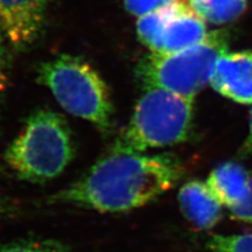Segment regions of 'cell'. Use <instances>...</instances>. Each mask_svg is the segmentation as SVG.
<instances>
[{"instance_id": "6da1fadb", "label": "cell", "mask_w": 252, "mask_h": 252, "mask_svg": "<svg viewBox=\"0 0 252 252\" xmlns=\"http://www.w3.org/2000/svg\"><path fill=\"white\" fill-rule=\"evenodd\" d=\"M182 172V165L171 155L112 153L49 202L109 214L128 211L169 190Z\"/></svg>"}, {"instance_id": "5bb4252c", "label": "cell", "mask_w": 252, "mask_h": 252, "mask_svg": "<svg viewBox=\"0 0 252 252\" xmlns=\"http://www.w3.org/2000/svg\"><path fill=\"white\" fill-rule=\"evenodd\" d=\"M13 52L12 46L0 32V106L3 103L5 94L9 90Z\"/></svg>"}, {"instance_id": "ac0fdd59", "label": "cell", "mask_w": 252, "mask_h": 252, "mask_svg": "<svg viewBox=\"0 0 252 252\" xmlns=\"http://www.w3.org/2000/svg\"><path fill=\"white\" fill-rule=\"evenodd\" d=\"M13 211H14V208L12 206L11 202L1 191H0V219L10 217Z\"/></svg>"}, {"instance_id": "e0dca14e", "label": "cell", "mask_w": 252, "mask_h": 252, "mask_svg": "<svg viewBox=\"0 0 252 252\" xmlns=\"http://www.w3.org/2000/svg\"><path fill=\"white\" fill-rule=\"evenodd\" d=\"M251 155H252V108L250 112L248 136H247L245 142H244L243 147L240 151V156H242V157H247V156H251Z\"/></svg>"}, {"instance_id": "7a4b0ae2", "label": "cell", "mask_w": 252, "mask_h": 252, "mask_svg": "<svg viewBox=\"0 0 252 252\" xmlns=\"http://www.w3.org/2000/svg\"><path fill=\"white\" fill-rule=\"evenodd\" d=\"M75 141L64 117L49 108L32 113L4 153V162L18 179L46 183L56 179L75 158Z\"/></svg>"}, {"instance_id": "7c38bea8", "label": "cell", "mask_w": 252, "mask_h": 252, "mask_svg": "<svg viewBox=\"0 0 252 252\" xmlns=\"http://www.w3.org/2000/svg\"><path fill=\"white\" fill-rule=\"evenodd\" d=\"M0 252H70L66 244L54 239H21L0 243Z\"/></svg>"}, {"instance_id": "4fadbf2b", "label": "cell", "mask_w": 252, "mask_h": 252, "mask_svg": "<svg viewBox=\"0 0 252 252\" xmlns=\"http://www.w3.org/2000/svg\"><path fill=\"white\" fill-rule=\"evenodd\" d=\"M207 246L212 252H252V233L214 235Z\"/></svg>"}, {"instance_id": "277c9868", "label": "cell", "mask_w": 252, "mask_h": 252, "mask_svg": "<svg viewBox=\"0 0 252 252\" xmlns=\"http://www.w3.org/2000/svg\"><path fill=\"white\" fill-rule=\"evenodd\" d=\"M193 99L161 89L146 90L112 153L142 154L184 142L192 128Z\"/></svg>"}, {"instance_id": "30bf717a", "label": "cell", "mask_w": 252, "mask_h": 252, "mask_svg": "<svg viewBox=\"0 0 252 252\" xmlns=\"http://www.w3.org/2000/svg\"><path fill=\"white\" fill-rule=\"evenodd\" d=\"M249 179L248 172L240 164L228 162L210 173L206 184L220 203L231 208L243 199Z\"/></svg>"}, {"instance_id": "ba28073f", "label": "cell", "mask_w": 252, "mask_h": 252, "mask_svg": "<svg viewBox=\"0 0 252 252\" xmlns=\"http://www.w3.org/2000/svg\"><path fill=\"white\" fill-rule=\"evenodd\" d=\"M209 82L222 96L252 104V52L224 54L218 59Z\"/></svg>"}, {"instance_id": "52a82bcc", "label": "cell", "mask_w": 252, "mask_h": 252, "mask_svg": "<svg viewBox=\"0 0 252 252\" xmlns=\"http://www.w3.org/2000/svg\"><path fill=\"white\" fill-rule=\"evenodd\" d=\"M163 12L160 46L157 54L183 51L200 43L208 35L205 21L182 0L164 6Z\"/></svg>"}, {"instance_id": "8fae6325", "label": "cell", "mask_w": 252, "mask_h": 252, "mask_svg": "<svg viewBox=\"0 0 252 252\" xmlns=\"http://www.w3.org/2000/svg\"><path fill=\"white\" fill-rule=\"evenodd\" d=\"M248 0H188L192 11L214 25L229 23L246 10Z\"/></svg>"}, {"instance_id": "2e32d148", "label": "cell", "mask_w": 252, "mask_h": 252, "mask_svg": "<svg viewBox=\"0 0 252 252\" xmlns=\"http://www.w3.org/2000/svg\"><path fill=\"white\" fill-rule=\"evenodd\" d=\"M233 218L252 223V178L249 179L246 192L243 199L229 208Z\"/></svg>"}, {"instance_id": "9a60e30c", "label": "cell", "mask_w": 252, "mask_h": 252, "mask_svg": "<svg viewBox=\"0 0 252 252\" xmlns=\"http://www.w3.org/2000/svg\"><path fill=\"white\" fill-rule=\"evenodd\" d=\"M176 0H124L125 9L129 14L141 17L168 5Z\"/></svg>"}, {"instance_id": "d6986e66", "label": "cell", "mask_w": 252, "mask_h": 252, "mask_svg": "<svg viewBox=\"0 0 252 252\" xmlns=\"http://www.w3.org/2000/svg\"><path fill=\"white\" fill-rule=\"evenodd\" d=\"M49 1H51V0H49Z\"/></svg>"}, {"instance_id": "5b68a950", "label": "cell", "mask_w": 252, "mask_h": 252, "mask_svg": "<svg viewBox=\"0 0 252 252\" xmlns=\"http://www.w3.org/2000/svg\"><path fill=\"white\" fill-rule=\"evenodd\" d=\"M227 50V33L216 31L183 51L147 55L140 60L136 74L145 90L161 89L193 99L210 81L218 59Z\"/></svg>"}, {"instance_id": "9c48e42d", "label": "cell", "mask_w": 252, "mask_h": 252, "mask_svg": "<svg viewBox=\"0 0 252 252\" xmlns=\"http://www.w3.org/2000/svg\"><path fill=\"white\" fill-rule=\"evenodd\" d=\"M179 202L185 218L200 229H210L222 218L223 204L201 181H191L181 188Z\"/></svg>"}, {"instance_id": "3957f363", "label": "cell", "mask_w": 252, "mask_h": 252, "mask_svg": "<svg viewBox=\"0 0 252 252\" xmlns=\"http://www.w3.org/2000/svg\"><path fill=\"white\" fill-rule=\"evenodd\" d=\"M37 81L49 89L63 109L102 132L113 125L114 106L103 78L85 59L62 54L36 68Z\"/></svg>"}, {"instance_id": "8992f818", "label": "cell", "mask_w": 252, "mask_h": 252, "mask_svg": "<svg viewBox=\"0 0 252 252\" xmlns=\"http://www.w3.org/2000/svg\"><path fill=\"white\" fill-rule=\"evenodd\" d=\"M49 0H0V32L14 52H23L41 36Z\"/></svg>"}]
</instances>
